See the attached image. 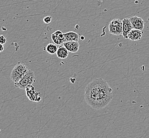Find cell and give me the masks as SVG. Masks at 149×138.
<instances>
[{
  "instance_id": "obj_6",
  "label": "cell",
  "mask_w": 149,
  "mask_h": 138,
  "mask_svg": "<svg viewBox=\"0 0 149 138\" xmlns=\"http://www.w3.org/2000/svg\"><path fill=\"white\" fill-rule=\"evenodd\" d=\"M51 39L56 45H62L65 43L64 35L62 31L60 30H57L52 33L51 35Z\"/></svg>"
},
{
  "instance_id": "obj_2",
  "label": "cell",
  "mask_w": 149,
  "mask_h": 138,
  "mask_svg": "<svg viewBox=\"0 0 149 138\" xmlns=\"http://www.w3.org/2000/svg\"><path fill=\"white\" fill-rule=\"evenodd\" d=\"M28 70V68L26 65L22 63H18L12 70L10 78L15 83H17L23 78Z\"/></svg>"
},
{
  "instance_id": "obj_12",
  "label": "cell",
  "mask_w": 149,
  "mask_h": 138,
  "mask_svg": "<svg viewBox=\"0 0 149 138\" xmlns=\"http://www.w3.org/2000/svg\"><path fill=\"white\" fill-rule=\"evenodd\" d=\"M57 49L58 48H57V45L55 44H52V43H50V44H48L46 47V50L47 52L49 54H52V55L56 53Z\"/></svg>"
},
{
  "instance_id": "obj_3",
  "label": "cell",
  "mask_w": 149,
  "mask_h": 138,
  "mask_svg": "<svg viewBox=\"0 0 149 138\" xmlns=\"http://www.w3.org/2000/svg\"><path fill=\"white\" fill-rule=\"evenodd\" d=\"M35 80V73L32 70H28L20 81L15 83V86L22 89H26V87L31 85Z\"/></svg>"
},
{
  "instance_id": "obj_10",
  "label": "cell",
  "mask_w": 149,
  "mask_h": 138,
  "mask_svg": "<svg viewBox=\"0 0 149 138\" xmlns=\"http://www.w3.org/2000/svg\"><path fill=\"white\" fill-rule=\"evenodd\" d=\"M64 35L65 37V42H79L80 39L79 34L73 31H69L64 33Z\"/></svg>"
},
{
  "instance_id": "obj_5",
  "label": "cell",
  "mask_w": 149,
  "mask_h": 138,
  "mask_svg": "<svg viewBox=\"0 0 149 138\" xmlns=\"http://www.w3.org/2000/svg\"><path fill=\"white\" fill-rule=\"evenodd\" d=\"M130 20L131 22L133 29L141 31L143 30L145 25V22L142 18L137 16H134L130 18Z\"/></svg>"
},
{
  "instance_id": "obj_14",
  "label": "cell",
  "mask_w": 149,
  "mask_h": 138,
  "mask_svg": "<svg viewBox=\"0 0 149 138\" xmlns=\"http://www.w3.org/2000/svg\"><path fill=\"white\" fill-rule=\"evenodd\" d=\"M6 42V37L3 35H0V43L4 45Z\"/></svg>"
},
{
  "instance_id": "obj_7",
  "label": "cell",
  "mask_w": 149,
  "mask_h": 138,
  "mask_svg": "<svg viewBox=\"0 0 149 138\" xmlns=\"http://www.w3.org/2000/svg\"><path fill=\"white\" fill-rule=\"evenodd\" d=\"M123 34L122 35L125 39H128V34L131 31L133 28L131 22L128 18H124L122 20Z\"/></svg>"
},
{
  "instance_id": "obj_8",
  "label": "cell",
  "mask_w": 149,
  "mask_h": 138,
  "mask_svg": "<svg viewBox=\"0 0 149 138\" xmlns=\"http://www.w3.org/2000/svg\"><path fill=\"white\" fill-rule=\"evenodd\" d=\"M63 46L65 47L69 52L77 53L79 49L80 44L78 42H69L63 43Z\"/></svg>"
},
{
  "instance_id": "obj_1",
  "label": "cell",
  "mask_w": 149,
  "mask_h": 138,
  "mask_svg": "<svg viewBox=\"0 0 149 138\" xmlns=\"http://www.w3.org/2000/svg\"><path fill=\"white\" fill-rule=\"evenodd\" d=\"M113 98V89L104 79H95L86 88L84 99L87 104L94 109L104 108Z\"/></svg>"
},
{
  "instance_id": "obj_11",
  "label": "cell",
  "mask_w": 149,
  "mask_h": 138,
  "mask_svg": "<svg viewBox=\"0 0 149 138\" xmlns=\"http://www.w3.org/2000/svg\"><path fill=\"white\" fill-rule=\"evenodd\" d=\"M57 57L60 59H65L68 57L69 52L64 46H60L56 52Z\"/></svg>"
},
{
  "instance_id": "obj_15",
  "label": "cell",
  "mask_w": 149,
  "mask_h": 138,
  "mask_svg": "<svg viewBox=\"0 0 149 138\" xmlns=\"http://www.w3.org/2000/svg\"><path fill=\"white\" fill-rule=\"evenodd\" d=\"M4 49V45L0 43V52H3Z\"/></svg>"
},
{
  "instance_id": "obj_4",
  "label": "cell",
  "mask_w": 149,
  "mask_h": 138,
  "mask_svg": "<svg viewBox=\"0 0 149 138\" xmlns=\"http://www.w3.org/2000/svg\"><path fill=\"white\" fill-rule=\"evenodd\" d=\"M109 33L116 36L122 35L123 22L119 19H113L108 25Z\"/></svg>"
},
{
  "instance_id": "obj_13",
  "label": "cell",
  "mask_w": 149,
  "mask_h": 138,
  "mask_svg": "<svg viewBox=\"0 0 149 138\" xmlns=\"http://www.w3.org/2000/svg\"><path fill=\"white\" fill-rule=\"evenodd\" d=\"M52 20V17L51 16H47L45 17V18L43 19V21L46 24H49L51 22Z\"/></svg>"
},
{
  "instance_id": "obj_9",
  "label": "cell",
  "mask_w": 149,
  "mask_h": 138,
  "mask_svg": "<svg viewBox=\"0 0 149 138\" xmlns=\"http://www.w3.org/2000/svg\"><path fill=\"white\" fill-rule=\"evenodd\" d=\"M143 32L141 30L133 29L128 34V39L132 41H137L141 39Z\"/></svg>"
}]
</instances>
